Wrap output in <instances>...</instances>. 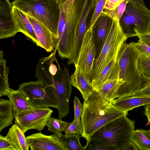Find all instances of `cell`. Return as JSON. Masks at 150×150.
<instances>
[{"instance_id":"1","label":"cell","mask_w":150,"mask_h":150,"mask_svg":"<svg viewBox=\"0 0 150 150\" xmlns=\"http://www.w3.org/2000/svg\"><path fill=\"white\" fill-rule=\"evenodd\" d=\"M112 102L101 97L94 90L84 100L81 120L83 128L81 135L86 139L87 143L94 133L105 125L128 115V112L115 107Z\"/></svg>"},{"instance_id":"2","label":"cell","mask_w":150,"mask_h":150,"mask_svg":"<svg viewBox=\"0 0 150 150\" xmlns=\"http://www.w3.org/2000/svg\"><path fill=\"white\" fill-rule=\"evenodd\" d=\"M140 56L133 42L129 44L126 42L122 46L118 54V79L123 84L119 90L116 99L129 97L140 88L142 80L139 66Z\"/></svg>"},{"instance_id":"3","label":"cell","mask_w":150,"mask_h":150,"mask_svg":"<svg viewBox=\"0 0 150 150\" xmlns=\"http://www.w3.org/2000/svg\"><path fill=\"white\" fill-rule=\"evenodd\" d=\"M11 4L43 24L57 38L60 10L56 0H13Z\"/></svg>"},{"instance_id":"4","label":"cell","mask_w":150,"mask_h":150,"mask_svg":"<svg viewBox=\"0 0 150 150\" xmlns=\"http://www.w3.org/2000/svg\"><path fill=\"white\" fill-rule=\"evenodd\" d=\"M60 14L58 27L56 48L62 59H69L71 56L75 30L83 9L81 4L74 3L71 12L68 14L60 7Z\"/></svg>"},{"instance_id":"5","label":"cell","mask_w":150,"mask_h":150,"mask_svg":"<svg viewBox=\"0 0 150 150\" xmlns=\"http://www.w3.org/2000/svg\"><path fill=\"white\" fill-rule=\"evenodd\" d=\"M125 115L108 123L92 136L99 137L111 145L115 150H123L131 141L134 130L135 121Z\"/></svg>"},{"instance_id":"6","label":"cell","mask_w":150,"mask_h":150,"mask_svg":"<svg viewBox=\"0 0 150 150\" xmlns=\"http://www.w3.org/2000/svg\"><path fill=\"white\" fill-rule=\"evenodd\" d=\"M127 38L121 28L119 20H113L102 50L93 63L92 84L110 62L117 55L122 46L126 42Z\"/></svg>"},{"instance_id":"7","label":"cell","mask_w":150,"mask_h":150,"mask_svg":"<svg viewBox=\"0 0 150 150\" xmlns=\"http://www.w3.org/2000/svg\"><path fill=\"white\" fill-rule=\"evenodd\" d=\"M150 21V11L149 9L128 1L119 22L122 31L128 38L147 33Z\"/></svg>"},{"instance_id":"8","label":"cell","mask_w":150,"mask_h":150,"mask_svg":"<svg viewBox=\"0 0 150 150\" xmlns=\"http://www.w3.org/2000/svg\"><path fill=\"white\" fill-rule=\"evenodd\" d=\"M18 90L24 95L33 107L58 108L55 96L40 81L23 83L19 85Z\"/></svg>"},{"instance_id":"9","label":"cell","mask_w":150,"mask_h":150,"mask_svg":"<svg viewBox=\"0 0 150 150\" xmlns=\"http://www.w3.org/2000/svg\"><path fill=\"white\" fill-rule=\"evenodd\" d=\"M53 112L49 107L35 108L14 117L15 123L24 133L32 129L41 131L46 126Z\"/></svg>"},{"instance_id":"10","label":"cell","mask_w":150,"mask_h":150,"mask_svg":"<svg viewBox=\"0 0 150 150\" xmlns=\"http://www.w3.org/2000/svg\"><path fill=\"white\" fill-rule=\"evenodd\" d=\"M95 53L92 40V29L90 28L85 34L77 61L74 64L79 68L91 86L93 80L92 70Z\"/></svg>"},{"instance_id":"11","label":"cell","mask_w":150,"mask_h":150,"mask_svg":"<svg viewBox=\"0 0 150 150\" xmlns=\"http://www.w3.org/2000/svg\"><path fill=\"white\" fill-rule=\"evenodd\" d=\"M26 138L31 150H69L63 135L60 138L54 134L47 135L40 132Z\"/></svg>"},{"instance_id":"12","label":"cell","mask_w":150,"mask_h":150,"mask_svg":"<svg viewBox=\"0 0 150 150\" xmlns=\"http://www.w3.org/2000/svg\"><path fill=\"white\" fill-rule=\"evenodd\" d=\"M113 21L109 15L102 11L91 28L92 40L95 52L94 60L99 56L102 50Z\"/></svg>"},{"instance_id":"13","label":"cell","mask_w":150,"mask_h":150,"mask_svg":"<svg viewBox=\"0 0 150 150\" xmlns=\"http://www.w3.org/2000/svg\"><path fill=\"white\" fill-rule=\"evenodd\" d=\"M12 4L0 0V39L14 37L19 31L13 18Z\"/></svg>"},{"instance_id":"14","label":"cell","mask_w":150,"mask_h":150,"mask_svg":"<svg viewBox=\"0 0 150 150\" xmlns=\"http://www.w3.org/2000/svg\"><path fill=\"white\" fill-rule=\"evenodd\" d=\"M31 23L37 37L42 46L47 52H51L56 48L58 39L43 24L35 18L25 14Z\"/></svg>"},{"instance_id":"15","label":"cell","mask_w":150,"mask_h":150,"mask_svg":"<svg viewBox=\"0 0 150 150\" xmlns=\"http://www.w3.org/2000/svg\"><path fill=\"white\" fill-rule=\"evenodd\" d=\"M12 6L13 18L19 32L24 34L37 46L42 47L33 27L26 14L16 6Z\"/></svg>"},{"instance_id":"16","label":"cell","mask_w":150,"mask_h":150,"mask_svg":"<svg viewBox=\"0 0 150 150\" xmlns=\"http://www.w3.org/2000/svg\"><path fill=\"white\" fill-rule=\"evenodd\" d=\"M6 96L11 103L14 117L23 112L32 110L35 108L18 89L16 90L10 88Z\"/></svg>"},{"instance_id":"17","label":"cell","mask_w":150,"mask_h":150,"mask_svg":"<svg viewBox=\"0 0 150 150\" xmlns=\"http://www.w3.org/2000/svg\"><path fill=\"white\" fill-rule=\"evenodd\" d=\"M118 54L110 62L97 79L92 83L91 86L94 90L98 89L107 80L119 79Z\"/></svg>"},{"instance_id":"18","label":"cell","mask_w":150,"mask_h":150,"mask_svg":"<svg viewBox=\"0 0 150 150\" xmlns=\"http://www.w3.org/2000/svg\"><path fill=\"white\" fill-rule=\"evenodd\" d=\"M150 103V96H132L116 99L112 101V104L115 107L127 111L138 107Z\"/></svg>"},{"instance_id":"19","label":"cell","mask_w":150,"mask_h":150,"mask_svg":"<svg viewBox=\"0 0 150 150\" xmlns=\"http://www.w3.org/2000/svg\"><path fill=\"white\" fill-rule=\"evenodd\" d=\"M13 145L16 150H28L29 146L24 133L16 124L9 128L5 137Z\"/></svg>"},{"instance_id":"20","label":"cell","mask_w":150,"mask_h":150,"mask_svg":"<svg viewBox=\"0 0 150 150\" xmlns=\"http://www.w3.org/2000/svg\"><path fill=\"white\" fill-rule=\"evenodd\" d=\"M74 73L70 76L71 85L78 89L84 100H86L94 90L82 74L79 68L75 66Z\"/></svg>"},{"instance_id":"21","label":"cell","mask_w":150,"mask_h":150,"mask_svg":"<svg viewBox=\"0 0 150 150\" xmlns=\"http://www.w3.org/2000/svg\"><path fill=\"white\" fill-rule=\"evenodd\" d=\"M123 84L120 79L105 81L98 89L95 91L103 98L112 101L116 97L120 87Z\"/></svg>"},{"instance_id":"22","label":"cell","mask_w":150,"mask_h":150,"mask_svg":"<svg viewBox=\"0 0 150 150\" xmlns=\"http://www.w3.org/2000/svg\"><path fill=\"white\" fill-rule=\"evenodd\" d=\"M14 118L12 106L9 100H0V132L13 123Z\"/></svg>"},{"instance_id":"23","label":"cell","mask_w":150,"mask_h":150,"mask_svg":"<svg viewBox=\"0 0 150 150\" xmlns=\"http://www.w3.org/2000/svg\"><path fill=\"white\" fill-rule=\"evenodd\" d=\"M3 51H0V97L6 96L10 91L8 82L9 69L6 61L3 58Z\"/></svg>"},{"instance_id":"24","label":"cell","mask_w":150,"mask_h":150,"mask_svg":"<svg viewBox=\"0 0 150 150\" xmlns=\"http://www.w3.org/2000/svg\"><path fill=\"white\" fill-rule=\"evenodd\" d=\"M139 150H150V130L139 129L134 130L131 137Z\"/></svg>"},{"instance_id":"25","label":"cell","mask_w":150,"mask_h":150,"mask_svg":"<svg viewBox=\"0 0 150 150\" xmlns=\"http://www.w3.org/2000/svg\"><path fill=\"white\" fill-rule=\"evenodd\" d=\"M85 147L86 150H115L111 145L105 141L93 136H92Z\"/></svg>"},{"instance_id":"26","label":"cell","mask_w":150,"mask_h":150,"mask_svg":"<svg viewBox=\"0 0 150 150\" xmlns=\"http://www.w3.org/2000/svg\"><path fill=\"white\" fill-rule=\"evenodd\" d=\"M68 123L61 119L51 117L47 122L46 126L50 132L54 133L60 138L63 135L61 132L64 131Z\"/></svg>"},{"instance_id":"27","label":"cell","mask_w":150,"mask_h":150,"mask_svg":"<svg viewBox=\"0 0 150 150\" xmlns=\"http://www.w3.org/2000/svg\"><path fill=\"white\" fill-rule=\"evenodd\" d=\"M66 142V146L69 150H86L85 146H83L79 138L82 137L77 134L69 135H63Z\"/></svg>"},{"instance_id":"28","label":"cell","mask_w":150,"mask_h":150,"mask_svg":"<svg viewBox=\"0 0 150 150\" xmlns=\"http://www.w3.org/2000/svg\"><path fill=\"white\" fill-rule=\"evenodd\" d=\"M64 132L66 135L75 134L81 135L83 132V128L81 121L74 120L73 122L69 123Z\"/></svg>"},{"instance_id":"29","label":"cell","mask_w":150,"mask_h":150,"mask_svg":"<svg viewBox=\"0 0 150 150\" xmlns=\"http://www.w3.org/2000/svg\"><path fill=\"white\" fill-rule=\"evenodd\" d=\"M142 76V82L140 88L129 96H150V78Z\"/></svg>"},{"instance_id":"30","label":"cell","mask_w":150,"mask_h":150,"mask_svg":"<svg viewBox=\"0 0 150 150\" xmlns=\"http://www.w3.org/2000/svg\"><path fill=\"white\" fill-rule=\"evenodd\" d=\"M128 1V0H125L115 9L110 10L104 9L103 11L108 14L113 20L117 19L119 20L125 10Z\"/></svg>"},{"instance_id":"31","label":"cell","mask_w":150,"mask_h":150,"mask_svg":"<svg viewBox=\"0 0 150 150\" xmlns=\"http://www.w3.org/2000/svg\"><path fill=\"white\" fill-rule=\"evenodd\" d=\"M139 63V70L142 76L150 78V58L141 55Z\"/></svg>"},{"instance_id":"32","label":"cell","mask_w":150,"mask_h":150,"mask_svg":"<svg viewBox=\"0 0 150 150\" xmlns=\"http://www.w3.org/2000/svg\"><path fill=\"white\" fill-rule=\"evenodd\" d=\"M133 44L140 56H150V46L142 40L139 39L137 42H133Z\"/></svg>"},{"instance_id":"33","label":"cell","mask_w":150,"mask_h":150,"mask_svg":"<svg viewBox=\"0 0 150 150\" xmlns=\"http://www.w3.org/2000/svg\"><path fill=\"white\" fill-rule=\"evenodd\" d=\"M96 5L94 13L91 21L90 28H91L98 17L103 11L106 0H95Z\"/></svg>"},{"instance_id":"34","label":"cell","mask_w":150,"mask_h":150,"mask_svg":"<svg viewBox=\"0 0 150 150\" xmlns=\"http://www.w3.org/2000/svg\"><path fill=\"white\" fill-rule=\"evenodd\" d=\"M74 108V120H80L83 109V105L81 103L76 96L74 97L73 101Z\"/></svg>"},{"instance_id":"35","label":"cell","mask_w":150,"mask_h":150,"mask_svg":"<svg viewBox=\"0 0 150 150\" xmlns=\"http://www.w3.org/2000/svg\"><path fill=\"white\" fill-rule=\"evenodd\" d=\"M0 150H16L11 143L6 138L0 135Z\"/></svg>"},{"instance_id":"36","label":"cell","mask_w":150,"mask_h":150,"mask_svg":"<svg viewBox=\"0 0 150 150\" xmlns=\"http://www.w3.org/2000/svg\"><path fill=\"white\" fill-rule=\"evenodd\" d=\"M124 0H106L104 9L110 10H114Z\"/></svg>"},{"instance_id":"37","label":"cell","mask_w":150,"mask_h":150,"mask_svg":"<svg viewBox=\"0 0 150 150\" xmlns=\"http://www.w3.org/2000/svg\"><path fill=\"white\" fill-rule=\"evenodd\" d=\"M74 0H67L62 5L59 6L63 10L68 14L71 12Z\"/></svg>"},{"instance_id":"38","label":"cell","mask_w":150,"mask_h":150,"mask_svg":"<svg viewBox=\"0 0 150 150\" xmlns=\"http://www.w3.org/2000/svg\"><path fill=\"white\" fill-rule=\"evenodd\" d=\"M140 39L150 46V34L145 33L137 35L136 36Z\"/></svg>"},{"instance_id":"39","label":"cell","mask_w":150,"mask_h":150,"mask_svg":"<svg viewBox=\"0 0 150 150\" xmlns=\"http://www.w3.org/2000/svg\"><path fill=\"white\" fill-rule=\"evenodd\" d=\"M139 150L136 144L132 140L124 147L123 150Z\"/></svg>"},{"instance_id":"40","label":"cell","mask_w":150,"mask_h":150,"mask_svg":"<svg viewBox=\"0 0 150 150\" xmlns=\"http://www.w3.org/2000/svg\"><path fill=\"white\" fill-rule=\"evenodd\" d=\"M144 113L147 118L148 123L150 124V103L146 105Z\"/></svg>"},{"instance_id":"41","label":"cell","mask_w":150,"mask_h":150,"mask_svg":"<svg viewBox=\"0 0 150 150\" xmlns=\"http://www.w3.org/2000/svg\"><path fill=\"white\" fill-rule=\"evenodd\" d=\"M129 1H132V2L137 3L143 7L147 9H148V8L146 6L143 0H128Z\"/></svg>"},{"instance_id":"42","label":"cell","mask_w":150,"mask_h":150,"mask_svg":"<svg viewBox=\"0 0 150 150\" xmlns=\"http://www.w3.org/2000/svg\"><path fill=\"white\" fill-rule=\"evenodd\" d=\"M150 34V21L149 22L148 27V30L147 33Z\"/></svg>"},{"instance_id":"43","label":"cell","mask_w":150,"mask_h":150,"mask_svg":"<svg viewBox=\"0 0 150 150\" xmlns=\"http://www.w3.org/2000/svg\"><path fill=\"white\" fill-rule=\"evenodd\" d=\"M149 57V58H150V56H149V57Z\"/></svg>"}]
</instances>
